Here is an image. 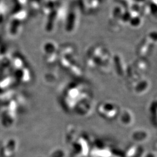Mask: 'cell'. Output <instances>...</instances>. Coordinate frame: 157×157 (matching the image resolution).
Here are the masks:
<instances>
[{
	"label": "cell",
	"instance_id": "cell-1",
	"mask_svg": "<svg viewBox=\"0 0 157 157\" xmlns=\"http://www.w3.org/2000/svg\"><path fill=\"white\" fill-rule=\"evenodd\" d=\"M9 61L11 63L12 75L17 83L23 84L30 83L32 80L33 74L26 59L20 54L14 53Z\"/></svg>",
	"mask_w": 157,
	"mask_h": 157
},
{
	"label": "cell",
	"instance_id": "cell-2",
	"mask_svg": "<svg viewBox=\"0 0 157 157\" xmlns=\"http://www.w3.org/2000/svg\"><path fill=\"white\" fill-rule=\"evenodd\" d=\"M4 102L7 105L2 104L1 105V122L6 126H10L17 121L19 112L18 102L12 96Z\"/></svg>",
	"mask_w": 157,
	"mask_h": 157
},
{
	"label": "cell",
	"instance_id": "cell-3",
	"mask_svg": "<svg viewBox=\"0 0 157 157\" xmlns=\"http://www.w3.org/2000/svg\"><path fill=\"white\" fill-rule=\"evenodd\" d=\"M59 48L54 43H48L43 47V56L45 63L48 66L58 65Z\"/></svg>",
	"mask_w": 157,
	"mask_h": 157
}]
</instances>
